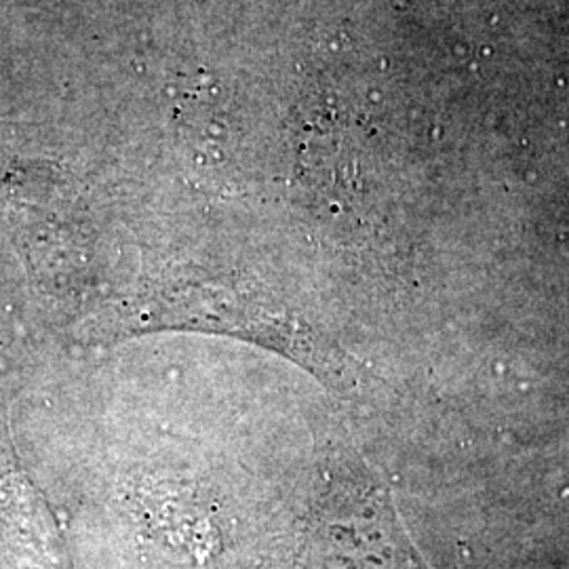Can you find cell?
Listing matches in <instances>:
<instances>
[{
	"label": "cell",
	"instance_id": "obj_1",
	"mask_svg": "<svg viewBox=\"0 0 569 569\" xmlns=\"http://www.w3.org/2000/svg\"><path fill=\"white\" fill-rule=\"evenodd\" d=\"M323 475L310 569H430L409 540L387 488L352 449H331Z\"/></svg>",
	"mask_w": 569,
	"mask_h": 569
}]
</instances>
